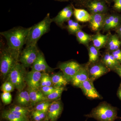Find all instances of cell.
<instances>
[{
    "mask_svg": "<svg viewBox=\"0 0 121 121\" xmlns=\"http://www.w3.org/2000/svg\"><path fill=\"white\" fill-rule=\"evenodd\" d=\"M121 17L116 15L114 17V19L113 21L111 24V25L110 26L109 30L111 29L115 28L118 27L121 23Z\"/></svg>",
    "mask_w": 121,
    "mask_h": 121,
    "instance_id": "obj_38",
    "label": "cell"
},
{
    "mask_svg": "<svg viewBox=\"0 0 121 121\" xmlns=\"http://www.w3.org/2000/svg\"><path fill=\"white\" fill-rule=\"evenodd\" d=\"M91 15V19L89 22L91 30L97 32L103 28L106 17V13H94Z\"/></svg>",
    "mask_w": 121,
    "mask_h": 121,
    "instance_id": "obj_14",
    "label": "cell"
},
{
    "mask_svg": "<svg viewBox=\"0 0 121 121\" xmlns=\"http://www.w3.org/2000/svg\"><path fill=\"white\" fill-rule=\"evenodd\" d=\"M114 70L120 76L121 78V65H119V66L117 67Z\"/></svg>",
    "mask_w": 121,
    "mask_h": 121,
    "instance_id": "obj_41",
    "label": "cell"
},
{
    "mask_svg": "<svg viewBox=\"0 0 121 121\" xmlns=\"http://www.w3.org/2000/svg\"><path fill=\"white\" fill-rule=\"evenodd\" d=\"M73 14V6L69 5L63 9L55 17L52 19V22H55L58 26H62L64 22L70 19Z\"/></svg>",
    "mask_w": 121,
    "mask_h": 121,
    "instance_id": "obj_12",
    "label": "cell"
},
{
    "mask_svg": "<svg viewBox=\"0 0 121 121\" xmlns=\"http://www.w3.org/2000/svg\"><path fill=\"white\" fill-rule=\"evenodd\" d=\"M9 110L15 114L28 118L30 113V110L27 107L21 105L13 106L9 108Z\"/></svg>",
    "mask_w": 121,
    "mask_h": 121,
    "instance_id": "obj_25",
    "label": "cell"
},
{
    "mask_svg": "<svg viewBox=\"0 0 121 121\" xmlns=\"http://www.w3.org/2000/svg\"><path fill=\"white\" fill-rule=\"evenodd\" d=\"M88 66L89 79L93 82L107 73L110 70L102 62L101 63L97 62Z\"/></svg>",
    "mask_w": 121,
    "mask_h": 121,
    "instance_id": "obj_8",
    "label": "cell"
},
{
    "mask_svg": "<svg viewBox=\"0 0 121 121\" xmlns=\"http://www.w3.org/2000/svg\"><path fill=\"white\" fill-rule=\"evenodd\" d=\"M120 119H121V117H120Z\"/></svg>",
    "mask_w": 121,
    "mask_h": 121,
    "instance_id": "obj_48",
    "label": "cell"
},
{
    "mask_svg": "<svg viewBox=\"0 0 121 121\" xmlns=\"http://www.w3.org/2000/svg\"><path fill=\"white\" fill-rule=\"evenodd\" d=\"M108 37V35H104L98 33L91 36V40L93 45L99 50L104 47L107 43Z\"/></svg>",
    "mask_w": 121,
    "mask_h": 121,
    "instance_id": "obj_19",
    "label": "cell"
},
{
    "mask_svg": "<svg viewBox=\"0 0 121 121\" xmlns=\"http://www.w3.org/2000/svg\"><path fill=\"white\" fill-rule=\"evenodd\" d=\"M107 44L108 50L112 52L119 49L121 45V41L117 35H111L109 36Z\"/></svg>",
    "mask_w": 121,
    "mask_h": 121,
    "instance_id": "obj_24",
    "label": "cell"
},
{
    "mask_svg": "<svg viewBox=\"0 0 121 121\" xmlns=\"http://www.w3.org/2000/svg\"><path fill=\"white\" fill-rule=\"evenodd\" d=\"M63 110V106L60 100L52 103L47 113L46 119L50 121H56L60 117Z\"/></svg>",
    "mask_w": 121,
    "mask_h": 121,
    "instance_id": "obj_11",
    "label": "cell"
},
{
    "mask_svg": "<svg viewBox=\"0 0 121 121\" xmlns=\"http://www.w3.org/2000/svg\"><path fill=\"white\" fill-rule=\"evenodd\" d=\"M56 87L54 86H44L41 87L40 90L43 94L44 95L47 97L48 95L52 93L56 89Z\"/></svg>",
    "mask_w": 121,
    "mask_h": 121,
    "instance_id": "obj_37",
    "label": "cell"
},
{
    "mask_svg": "<svg viewBox=\"0 0 121 121\" xmlns=\"http://www.w3.org/2000/svg\"><path fill=\"white\" fill-rule=\"evenodd\" d=\"M40 51L36 45L26 46L21 52L19 61L25 68L32 66L37 59Z\"/></svg>",
    "mask_w": 121,
    "mask_h": 121,
    "instance_id": "obj_6",
    "label": "cell"
},
{
    "mask_svg": "<svg viewBox=\"0 0 121 121\" xmlns=\"http://www.w3.org/2000/svg\"><path fill=\"white\" fill-rule=\"evenodd\" d=\"M93 81L89 79L81 83L79 86L84 95L90 99H101L102 96L96 90Z\"/></svg>",
    "mask_w": 121,
    "mask_h": 121,
    "instance_id": "obj_9",
    "label": "cell"
},
{
    "mask_svg": "<svg viewBox=\"0 0 121 121\" xmlns=\"http://www.w3.org/2000/svg\"><path fill=\"white\" fill-rule=\"evenodd\" d=\"M64 87H56L50 94L47 96L48 100L49 101H55L59 99L63 91L65 90Z\"/></svg>",
    "mask_w": 121,
    "mask_h": 121,
    "instance_id": "obj_29",
    "label": "cell"
},
{
    "mask_svg": "<svg viewBox=\"0 0 121 121\" xmlns=\"http://www.w3.org/2000/svg\"><path fill=\"white\" fill-rule=\"evenodd\" d=\"M52 86L53 84L51 77L48 73H43L40 80V87L44 86Z\"/></svg>",
    "mask_w": 121,
    "mask_h": 121,
    "instance_id": "obj_33",
    "label": "cell"
},
{
    "mask_svg": "<svg viewBox=\"0 0 121 121\" xmlns=\"http://www.w3.org/2000/svg\"><path fill=\"white\" fill-rule=\"evenodd\" d=\"M28 91L29 93L31 106H35L40 102L48 100L47 97L44 95L40 90H34L28 88Z\"/></svg>",
    "mask_w": 121,
    "mask_h": 121,
    "instance_id": "obj_17",
    "label": "cell"
},
{
    "mask_svg": "<svg viewBox=\"0 0 121 121\" xmlns=\"http://www.w3.org/2000/svg\"><path fill=\"white\" fill-rule=\"evenodd\" d=\"M59 0V1H62V0Z\"/></svg>",
    "mask_w": 121,
    "mask_h": 121,
    "instance_id": "obj_47",
    "label": "cell"
},
{
    "mask_svg": "<svg viewBox=\"0 0 121 121\" xmlns=\"http://www.w3.org/2000/svg\"><path fill=\"white\" fill-rule=\"evenodd\" d=\"M76 4L80 7L86 8L87 5L91 2L94 1H102L105 3L107 4H109L114 0H72Z\"/></svg>",
    "mask_w": 121,
    "mask_h": 121,
    "instance_id": "obj_32",
    "label": "cell"
},
{
    "mask_svg": "<svg viewBox=\"0 0 121 121\" xmlns=\"http://www.w3.org/2000/svg\"><path fill=\"white\" fill-rule=\"evenodd\" d=\"M99 50L93 45L89 48V60L88 65H91L97 62L99 57Z\"/></svg>",
    "mask_w": 121,
    "mask_h": 121,
    "instance_id": "obj_26",
    "label": "cell"
},
{
    "mask_svg": "<svg viewBox=\"0 0 121 121\" xmlns=\"http://www.w3.org/2000/svg\"><path fill=\"white\" fill-rule=\"evenodd\" d=\"M51 103L48 100L40 102L35 106V110L39 111L44 112L47 113L49 107Z\"/></svg>",
    "mask_w": 121,
    "mask_h": 121,
    "instance_id": "obj_31",
    "label": "cell"
},
{
    "mask_svg": "<svg viewBox=\"0 0 121 121\" xmlns=\"http://www.w3.org/2000/svg\"><path fill=\"white\" fill-rule=\"evenodd\" d=\"M47 113L33 110L30 115L32 121H42L47 118Z\"/></svg>",
    "mask_w": 121,
    "mask_h": 121,
    "instance_id": "obj_30",
    "label": "cell"
},
{
    "mask_svg": "<svg viewBox=\"0 0 121 121\" xmlns=\"http://www.w3.org/2000/svg\"><path fill=\"white\" fill-rule=\"evenodd\" d=\"M32 70L46 72H51L54 69L49 66L46 62L43 52L40 51L37 59L31 66Z\"/></svg>",
    "mask_w": 121,
    "mask_h": 121,
    "instance_id": "obj_13",
    "label": "cell"
},
{
    "mask_svg": "<svg viewBox=\"0 0 121 121\" xmlns=\"http://www.w3.org/2000/svg\"></svg>",
    "mask_w": 121,
    "mask_h": 121,
    "instance_id": "obj_49",
    "label": "cell"
},
{
    "mask_svg": "<svg viewBox=\"0 0 121 121\" xmlns=\"http://www.w3.org/2000/svg\"><path fill=\"white\" fill-rule=\"evenodd\" d=\"M67 28L69 33L73 35H76L78 32L81 30L82 26L78 22L70 19L68 21Z\"/></svg>",
    "mask_w": 121,
    "mask_h": 121,
    "instance_id": "obj_28",
    "label": "cell"
},
{
    "mask_svg": "<svg viewBox=\"0 0 121 121\" xmlns=\"http://www.w3.org/2000/svg\"><path fill=\"white\" fill-rule=\"evenodd\" d=\"M117 107L106 102H103L85 116L92 118L98 121H115L120 118V117L117 116Z\"/></svg>",
    "mask_w": 121,
    "mask_h": 121,
    "instance_id": "obj_3",
    "label": "cell"
},
{
    "mask_svg": "<svg viewBox=\"0 0 121 121\" xmlns=\"http://www.w3.org/2000/svg\"><path fill=\"white\" fill-rule=\"evenodd\" d=\"M116 15H109L106 17L105 22H104V25L103 26V28L104 30H109L110 26L112 24L113 21Z\"/></svg>",
    "mask_w": 121,
    "mask_h": 121,
    "instance_id": "obj_35",
    "label": "cell"
},
{
    "mask_svg": "<svg viewBox=\"0 0 121 121\" xmlns=\"http://www.w3.org/2000/svg\"><path fill=\"white\" fill-rule=\"evenodd\" d=\"M117 95L119 97V99L121 100V87L119 88L118 91Z\"/></svg>",
    "mask_w": 121,
    "mask_h": 121,
    "instance_id": "obj_43",
    "label": "cell"
},
{
    "mask_svg": "<svg viewBox=\"0 0 121 121\" xmlns=\"http://www.w3.org/2000/svg\"><path fill=\"white\" fill-rule=\"evenodd\" d=\"M49 121V120H48V119H44V120H43V121Z\"/></svg>",
    "mask_w": 121,
    "mask_h": 121,
    "instance_id": "obj_44",
    "label": "cell"
},
{
    "mask_svg": "<svg viewBox=\"0 0 121 121\" xmlns=\"http://www.w3.org/2000/svg\"><path fill=\"white\" fill-rule=\"evenodd\" d=\"M114 8L116 10L121 11V0H114Z\"/></svg>",
    "mask_w": 121,
    "mask_h": 121,
    "instance_id": "obj_40",
    "label": "cell"
},
{
    "mask_svg": "<svg viewBox=\"0 0 121 121\" xmlns=\"http://www.w3.org/2000/svg\"><path fill=\"white\" fill-rule=\"evenodd\" d=\"M42 73L40 72L31 70L27 73L26 82L29 89L39 90L40 89V82Z\"/></svg>",
    "mask_w": 121,
    "mask_h": 121,
    "instance_id": "obj_10",
    "label": "cell"
},
{
    "mask_svg": "<svg viewBox=\"0 0 121 121\" xmlns=\"http://www.w3.org/2000/svg\"><path fill=\"white\" fill-rule=\"evenodd\" d=\"M51 77L53 86L55 87H65L69 82L65 78L62 72L54 74Z\"/></svg>",
    "mask_w": 121,
    "mask_h": 121,
    "instance_id": "obj_21",
    "label": "cell"
},
{
    "mask_svg": "<svg viewBox=\"0 0 121 121\" xmlns=\"http://www.w3.org/2000/svg\"><path fill=\"white\" fill-rule=\"evenodd\" d=\"M73 14L76 19L79 22H89L91 15L86 10L83 9L75 8L73 6Z\"/></svg>",
    "mask_w": 121,
    "mask_h": 121,
    "instance_id": "obj_20",
    "label": "cell"
},
{
    "mask_svg": "<svg viewBox=\"0 0 121 121\" xmlns=\"http://www.w3.org/2000/svg\"><path fill=\"white\" fill-rule=\"evenodd\" d=\"M68 0H62V1H67Z\"/></svg>",
    "mask_w": 121,
    "mask_h": 121,
    "instance_id": "obj_45",
    "label": "cell"
},
{
    "mask_svg": "<svg viewBox=\"0 0 121 121\" xmlns=\"http://www.w3.org/2000/svg\"><path fill=\"white\" fill-rule=\"evenodd\" d=\"M13 84L9 81H6L1 86V90L3 92L11 93L15 89Z\"/></svg>",
    "mask_w": 121,
    "mask_h": 121,
    "instance_id": "obj_34",
    "label": "cell"
},
{
    "mask_svg": "<svg viewBox=\"0 0 121 121\" xmlns=\"http://www.w3.org/2000/svg\"><path fill=\"white\" fill-rule=\"evenodd\" d=\"M75 35L77 40L80 43L86 45L91 40V36L81 30L78 32Z\"/></svg>",
    "mask_w": 121,
    "mask_h": 121,
    "instance_id": "obj_27",
    "label": "cell"
},
{
    "mask_svg": "<svg viewBox=\"0 0 121 121\" xmlns=\"http://www.w3.org/2000/svg\"><path fill=\"white\" fill-rule=\"evenodd\" d=\"M1 99L4 104L6 105L10 104L12 101L11 93L3 92L1 94Z\"/></svg>",
    "mask_w": 121,
    "mask_h": 121,
    "instance_id": "obj_36",
    "label": "cell"
},
{
    "mask_svg": "<svg viewBox=\"0 0 121 121\" xmlns=\"http://www.w3.org/2000/svg\"><path fill=\"white\" fill-rule=\"evenodd\" d=\"M82 65L74 61H68L62 63L59 65L66 78L69 82H71L74 76L78 71Z\"/></svg>",
    "mask_w": 121,
    "mask_h": 121,
    "instance_id": "obj_7",
    "label": "cell"
},
{
    "mask_svg": "<svg viewBox=\"0 0 121 121\" xmlns=\"http://www.w3.org/2000/svg\"><path fill=\"white\" fill-rule=\"evenodd\" d=\"M89 79L88 65L85 66H82L71 82L74 86L79 87L81 83Z\"/></svg>",
    "mask_w": 121,
    "mask_h": 121,
    "instance_id": "obj_15",
    "label": "cell"
},
{
    "mask_svg": "<svg viewBox=\"0 0 121 121\" xmlns=\"http://www.w3.org/2000/svg\"><path fill=\"white\" fill-rule=\"evenodd\" d=\"M21 51L11 49L7 47L1 52L0 71L3 78H7L12 70L19 63Z\"/></svg>",
    "mask_w": 121,
    "mask_h": 121,
    "instance_id": "obj_2",
    "label": "cell"
},
{
    "mask_svg": "<svg viewBox=\"0 0 121 121\" xmlns=\"http://www.w3.org/2000/svg\"><path fill=\"white\" fill-rule=\"evenodd\" d=\"M17 102L20 105L28 106L31 105V102L28 91L23 90L19 92L16 97Z\"/></svg>",
    "mask_w": 121,
    "mask_h": 121,
    "instance_id": "obj_23",
    "label": "cell"
},
{
    "mask_svg": "<svg viewBox=\"0 0 121 121\" xmlns=\"http://www.w3.org/2000/svg\"><path fill=\"white\" fill-rule=\"evenodd\" d=\"M1 115L3 119L7 121H29V118L15 114L9 110L3 111Z\"/></svg>",
    "mask_w": 121,
    "mask_h": 121,
    "instance_id": "obj_22",
    "label": "cell"
},
{
    "mask_svg": "<svg viewBox=\"0 0 121 121\" xmlns=\"http://www.w3.org/2000/svg\"><path fill=\"white\" fill-rule=\"evenodd\" d=\"M102 63L110 70H114L121 65L112 54L109 52H106L104 54L102 59Z\"/></svg>",
    "mask_w": 121,
    "mask_h": 121,
    "instance_id": "obj_18",
    "label": "cell"
},
{
    "mask_svg": "<svg viewBox=\"0 0 121 121\" xmlns=\"http://www.w3.org/2000/svg\"><path fill=\"white\" fill-rule=\"evenodd\" d=\"M117 33L119 37L121 39V25L119 26L117 29Z\"/></svg>",
    "mask_w": 121,
    "mask_h": 121,
    "instance_id": "obj_42",
    "label": "cell"
},
{
    "mask_svg": "<svg viewBox=\"0 0 121 121\" xmlns=\"http://www.w3.org/2000/svg\"><path fill=\"white\" fill-rule=\"evenodd\" d=\"M105 3L102 1H94L91 2L86 7L91 14L106 13L108 11V7Z\"/></svg>",
    "mask_w": 121,
    "mask_h": 121,
    "instance_id": "obj_16",
    "label": "cell"
},
{
    "mask_svg": "<svg viewBox=\"0 0 121 121\" xmlns=\"http://www.w3.org/2000/svg\"><path fill=\"white\" fill-rule=\"evenodd\" d=\"M30 27H14L7 31L0 32L7 41L8 47L11 49L21 51L23 46L26 44Z\"/></svg>",
    "mask_w": 121,
    "mask_h": 121,
    "instance_id": "obj_1",
    "label": "cell"
},
{
    "mask_svg": "<svg viewBox=\"0 0 121 121\" xmlns=\"http://www.w3.org/2000/svg\"><path fill=\"white\" fill-rule=\"evenodd\" d=\"M120 87H121V85H120Z\"/></svg>",
    "mask_w": 121,
    "mask_h": 121,
    "instance_id": "obj_46",
    "label": "cell"
},
{
    "mask_svg": "<svg viewBox=\"0 0 121 121\" xmlns=\"http://www.w3.org/2000/svg\"><path fill=\"white\" fill-rule=\"evenodd\" d=\"M26 68L18 63L14 67L7 77V81L12 83L15 89L20 92L23 90L27 86Z\"/></svg>",
    "mask_w": 121,
    "mask_h": 121,
    "instance_id": "obj_5",
    "label": "cell"
},
{
    "mask_svg": "<svg viewBox=\"0 0 121 121\" xmlns=\"http://www.w3.org/2000/svg\"><path fill=\"white\" fill-rule=\"evenodd\" d=\"M115 59L121 63V50L119 49L112 52L111 53Z\"/></svg>",
    "mask_w": 121,
    "mask_h": 121,
    "instance_id": "obj_39",
    "label": "cell"
},
{
    "mask_svg": "<svg viewBox=\"0 0 121 121\" xmlns=\"http://www.w3.org/2000/svg\"><path fill=\"white\" fill-rule=\"evenodd\" d=\"M52 22V19L50 17V14L48 13L43 20L30 27L25 44L26 46L36 45L39 39L49 31Z\"/></svg>",
    "mask_w": 121,
    "mask_h": 121,
    "instance_id": "obj_4",
    "label": "cell"
}]
</instances>
